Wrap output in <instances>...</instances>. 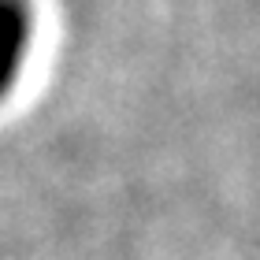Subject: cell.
Segmentation results:
<instances>
[{
  "label": "cell",
  "mask_w": 260,
  "mask_h": 260,
  "mask_svg": "<svg viewBox=\"0 0 260 260\" xmlns=\"http://www.w3.org/2000/svg\"><path fill=\"white\" fill-rule=\"evenodd\" d=\"M30 45V11L22 0H0V97L15 86Z\"/></svg>",
  "instance_id": "6da1fadb"
}]
</instances>
